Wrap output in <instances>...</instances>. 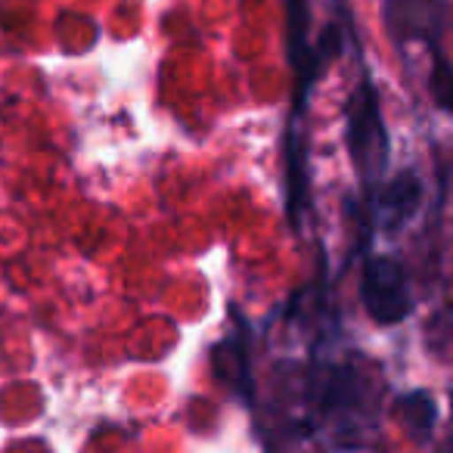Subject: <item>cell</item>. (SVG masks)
Masks as SVG:
<instances>
[{
	"label": "cell",
	"instance_id": "2",
	"mask_svg": "<svg viewBox=\"0 0 453 453\" xmlns=\"http://www.w3.org/2000/svg\"><path fill=\"white\" fill-rule=\"evenodd\" d=\"M286 4V50L296 69V115L308 106V96L314 81L320 78L323 65L339 53L342 35L335 26L323 32L320 44H311V4L308 0H283Z\"/></svg>",
	"mask_w": 453,
	"mask_h": 453
},
{
	"label": "cell",
	"instance_id": "1",
	"mask_svg": "<svg viewBox=\"0 0 453 453\" xmlns=\"http://www.w3.org/2000/svg\"><path fill=\"white\" fill-rule=\"evenodd\" d=\"M345 143L351 152L354 171L366 189H372L382 180V171L388 165V131L382 119V100L370 78L354 88L345 106Z\"/></svg>",
	"mask_w": 453,
	"mask_h": 453
},
{
	"label": "cell",
	"instance_id": "9",
	"mask_svg": "<svg viewBox=\"0 0 453 453\" xmlns=\"http://www.w3.org/2000/svg\"><path fill=\"white\" fill-rule=\"evenodd\" d=\"M432 96L441 112L450 109V63H447V57L441 50L434 53V65H432Z\"/></svg>",
	"mask_w": 453,
	"mask_h": 453
},
{
	"label": "cell",
	"instance_id": "3",
	"mask_svg": "<svg viewBox=\"0 0 453 453\" xmlns=\"http://www.w3.org/2000/svg\"><path fill=\"white\" fill-rule=\"evenodd\" d=\"M360 302L379 326H395L413 314L407 267L391 255H370L360 273Z\"/></svg>",
	"mask_w": 453,
	"mask_h": 453
},
{
	"label": "cell",
	"instance_id": "5",
	"mask_svg": "<svg viewBox=\"0 0 453 453\" xmlns=\"http://www.w3.org/2000/svg\"><path fill=\"white\" fill-rule=\"evenodd\" d=\"M422 196H426V187H422L419 174L413 168L401 171L391 180H385L382 187L370 189V202H372L370 224H379L382 230H397V226H403L419 211Z\"/></svg>",
	"mask_w": 453,
	"mask_h": 453
},
{
	"label": "cell",
	"instance_id": "4",
	"mask_svg": "<svg viewBox=\"0 0 453 453\" xmlns=\"http://www.w3.org/2000/svg\"><path fill=\"white\" fill-rule=\"evenodd\" d=\"M234 333H226V339H220L211 348V372L218 382H224L226 388L240 395L242 401H255V379H252V348H249V326L240 317V311H234Z\"/></svg>",
	"mask_w": 453,
	"mask_h": 453
},
{
	"label": "cell",
	"instance_id": "7",
	"mask_svg": "<svg viewBox=\"0 0 453 453\" xmlns=\"http://www.w3.org/2000/svg\"><path fill=\"white\" fill-rule=\"evenodd\" d=\"M283 156H286V214L289 224L302 226V218L311 211V177H308V140L296 125L283 137Z\"/></svg>",
	"mask_w": 453,
	"mask_h": 453
},
{
	"label": "cell",
	"instance_id": "8",
	"mask_svg": "<svg viewBox=\"0 0 453 453\" xmlns=\"http://www.w3.org/2000/svg\"><path fill=\"white\" fill-rule=\"evenodd\" d=\"M395 419L401 422V428L416 441V444H428L438 426V403L434 395L426 388L407 391L395 401Z\"/></svg>",
	"mask_w": 453,
	"mask_h": 453
},
{
	"label": "cell",
	"instance_id": "6",
	"mask_svg": "<svg viewBox=\"0 0 453 453\" xmlns=\"http://www.w3.org/2000/svg\"><path fill=\"white\" fill-rule=\"evenodd\" d=\"M444 19V0H388V28L397 41H438Z\"/></svg>",
	"mask_w": 453,
	"mask_h": 453
}]
</instances>
